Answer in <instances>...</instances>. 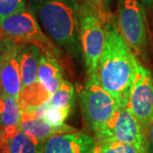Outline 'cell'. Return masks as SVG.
Segmentation results:
<instances>
[{
	"instance_id": "obj_1",
	"label": "cell",
	"mask_w": 153,
	"mask_h": 153,
	"mask_svg": "<svg viewBox=\"0 0 153 153\" xmlns=\"http://www.w3.org/2000/svg\"><path fill=\"white\" fill-rule=\"evenodd\" d=\"M105 42L94 76L105 89L127 106L139 60L111 16L105 22Z\"/></svg>"
},
{
	"instance_id": "obj_2",
	"label": "cell",
	"mask_w": 153,
	"mask_h": 153,
	"mask_svg": "<svg viewBox=\"0 0 153 153\" xmlns=\"http://www.w3.org/2000/svg\"><path fill=\"white\" fill-rule=\"evenodd\" d=\"M36 11L54 44L74 55L79 46L80 4L77 0H39Z\"/></svg>"
},
{
	"instance_id": "obj_3",
	"label": "cell",
	"mask_w": 153,
	"mask_h": 153,
	"mask_svg": "<svg viewBox=\"0 0 153 153\" xmlns=\"http://www.w3.org/2000/svg\"><path fill=\"white\" fill-rule=\"evenodd\" d=\"M111 16L90 3L80 4L79 46L88 76H94L105 42V22Z\"/></svg>"
},
{
	"instance_id": "obj_4",
	"label": "cell",
	"mask_w": 153,
	"mask_h": 153,
	"mask_svg": "<svg viewBox=\"0 0 153 153\" xmlns=\"http://www.w3.org/2000/svg\"><path fill=\"white\" fill-rule=\"evenodd\" d=\"M0 36L17 44L35 45L55 57L60 55L59 47L42 31L36 16L27 8L0 20Z\"/></svg>"
},
{
	"instance_id": "obj_5",
	"label": "cell",
	"mask_w": 153,
	"mask_h": 153,
	"mask_svg": "<svg viewBox=\"0 0 153 153\" xmlns=\"http://www.w3.org/2000/svg\"><path fill=\"white\" fill-rule=\"evenodd\" d=\"M84 122L94 133L98 131L122 106L112 94L107 92L94 76H88L78 89Z\"/></svg>"
},
{
	"instance_id": "obj_6",
	"label": "cell",
	"mask_w": 153,
	"mask_h": 153,
	"mask_svg": "<svg viewBox=\"0 0 153 153\" xmlns=\"http://www.w3.org/2000/svg\"><path fill=\"white\" fill-rule=\"evenodd\" d=\"M94 134L97 144L125 143L134 146L140 153H150L148 134L127 106L119 108Z\"/></svg>"
},
{
	"instance_id": "obj_7",
	"label": "cell",
	"mask_w": 153,
	"mask_h": 153,
	"mask_svg": "<svg viewBox=\"0 0 153 153\" xmlns=\"http://www.w3.org/2000/svg\"><path fill=\"white\" fill-rule=\"evenodd\" d=\"M117 24L122 36L134 54L146 59L148 29L144 5L139 0H119Z\"/></svg>"
},
{
	"instance_id": "obj_8",
	"label": "cell",
	"mask_w": 153,
	"mask_h": 153,
	"mask_svg": "<svg viewBox=\"0 0 153 153\" xmlns=\"http://www.w3.org/2000/svg\"><path fill=\"white\" fill-rule=\"evenodd\" d=\"M127 107L148 134L153 123V76L140 61L135 68Z\"/></svg>"
},
{
	"instance_id": "obj_9",
	"label": "cell",
	"mask_w": 153,
	"mask_h": 153,
	"mask_svg": "<svg viewBox=\"0 0 153 153\" xmlns=\"http://www.w3.org/2000/svg\"><path fill=\"white\" fill-rule=\"evenodd\" d=\"M20 47L21 44L6 39V48L0 57V81L3 94L19 100L22 89L19 62Z\"/></svg>"
},
{
	"instance_id": "obj_10",
	"label": "cell",
	"mask_w": 153,
	"mask_h": 153,
	"mask_svg": "<svg viewBox=\"0 0 153 153\" xmlns=\"http://www.w3.org/2000/svg\"><path fill=\"white\" fill-rule=\"evenodd\" d=\"M96 147L95 140L77 130L51 137L44 144L43 153H95Z\"/></svg>"
},
{
	"instance_id": "obj_11",
	"label": "cell",
	"mask_w": 153,
	"mask_h": 153,
	"mask_svg": "<svg viewBox=\"0 0 153 153\" xmlns=\"http://www.w3.org/2000/svg\"><path fill=\"white\" fill-rule=\"evenodd\" d=\"M19 130L36 139L44 145L49 139L56 134L77 131V129L66 124L61 126L52 125L43 118L28 111H22Z\"/></svg>"
},
{
	"instance_id": "obj_12",
	"label": "cell",
	"mask_w": 153,
	"mask_h": 153,
	"mask_svg": "<svg viewBox=\"0 0 153 153\" xmlns=\"http://www.w3.org/2000/svg\"><path fill=\"white\" fill-rule=\"evenodd\" d=\"M43 51L32 44H21L19 50V62L22 76V88L38 81L39 60Z\"/></svg>"
},
{
	"instance_id": "obj_13",
	"label": "cell",
	"mask_w": 153,
	"mask_h": 153,
	"mask_svg": "<svg viewBox=\"0 0 153 153\" xmlns=\"http://www.w3.org/2000/svg\"><path fill=\"white\" fill-rule=\"evenodd\" d=\"M38 80L51 94L59 88L64 79L62 69L54 55L42 53L38 65Z\"/></svg>"
},
{
	"instance_id": "obj_14",
	"label": "cell",
	"mask_w": 153,
	"mask_h": 153,
	"mask_svg": "<svg viewBox=\"0 0 153 153\" xmlns=\"http://www.w3.org/2000/svg\"><path fill=\"white\" fill-rule=\"evenodd\" d=\"M44 144L21 130L4 132V147L5 153H43Z\"/></svg>"
},
{
	"instance_id": "obj_15",
	"label": "cell",
	"mask_w": 153,
	"mask_h": 153,
	"mask_svg": "<svg viewBox=\"0 0 153 153\" xmlns=\"http://www.w3.org/2000/svg\"><path fill=\"white\" fill-rule=\"evenodd\" d=\"M22 113L19 99L3 94L0 98V128L19 129Z\"/></svg>"
},
{
	"instance_id": "obj_16",
	"label": "cell",
	"mask_w": 153,
	"mask_h": 153,
	"mask_svg": "<svg viewBox=\"0 0 153 153\" xmlns=\"http://www.w3.org/2000/svg\"><path fill=\"white\" fill-rule=\"evenodd\" d=\"M75 101L74 88L71 82L63 80L59 88L44 103L47 106L71 112Z\"/></svg>"
},
{
	"instance_id": "obj_17",
	"label": "cell",
	"mask_w": 153,
	"mask_h": 153,
	"mask_svg": "<svg viewBox=\"0 0 153 153\" xmlns=\"http://www.w3.org/2000/svg\"><path fill=\"white\" fill-rule=\"evenodd\" d=\"M95 153H140L131 145L121 142H107L97 144Z\"/></svg>"
},
{
	"instance_id": "obj_18",
	"label": "cell",
	"mask_w": 153,
	"mask_h": 153,
	"mask_svg": "<svg viewBox=\"0 0 153 153\" xmlns=\"http://www.w3.org/2000/svg\"><path fill=\"white\" fill-rule=\"evenodd\" d=\"M27 8V0H0V20Z\"/></svg>"
},
{
	"instance_id": "obj_19",
	"label": "cell",
	"mask_w": 153,
	"mask_h": 153,
	"mask_svg": "<svg viewBox=\"0 0 153 153\" xmlns=\"http://www.w3.org/2000/svg\"><path fill=\"white\" fill-rule=\"evenodd\" d=\"M148 140H149L150 153H153V123L150 127V129L148 132Z\"/></svg>"
},
{
	"instance_id": "obj_20",
	"label": "cell",
	"mask_w": 153,
	"mask_h": 153,
	"mask_svg": "<svg viewBox=\"0 0 153 153\" xmlns=\"http://www.w3.org/2000/svg\"><path fill=\"white\" fill-rule=\"evenodd\" d=\"M80 1H82V3H85V2H87V3H90V4H92L93 5L97 6L98 8H100L101 10L104 12L105 14H106V15H111V14H108V13H106L105 10H104V8H103V6L101 4V3H100V0H80Z\"/></svg>"
},
{
	"instance_id": "obj_21",
	"label": "cell",
	"mask_w": 153,
	"mask_h": 153,
	"mask_svg": "<svg viewBox=\"0 0 153 153\" xmlns=\"http://www.w3.org/2000/svg\"><path fill=\"white\" fill-rule=\"evenodd\" d=\"M100 3H101V4L103 6V8H104L105 12L108 13V14H111L110 8H111V6L112 5L114 0H100Z\"/></svg>"
},
{
	"instance_id": "obj_22",
	"label": "cell",
	"mask_w": 153,
	"mask_h": 153,
	"mask_svg": "<svg viewBox=\"0 0 153 153\" xmlns=\"http://www.w3.org/2000/svg\"><path fill=\"white\" fill-rule=\"evenodd\" d=\"M6 48V39L0 36V57L2 56Z\"/></svg>"
},
{
	"instance_id": "obj_23",
	"label": "cell",
	"mask_w": 153,
	"mask_h": 153,
	"mask_svg": "<svg viewBox=\"0 0 153 153\" xmlns=\"http://www.w3.org/2000/svg\"><path fill=\"white\" fill-rule=\"evenodd\" d=\"M145 8H151L153 6V0H139Z\"/></svg>"
},
{
	"instance_id": "obj_24",
	"label": "cell",
	"mask_w": 153,
	"mask_h": 153,
	"mask_svg": "<svg viewBox=\"0 0 153 153\" xmlns=\"http://www.w3.org/2000/svg\"><path fill=\"white\" fill-rule=\"evenodd\" d=\"M3 147H4V131L2 128H0V150H3Z\"/></svg>"
},
{
	"instance_id": "obj_25",
	"label": "cell",
	"mask_w": 153,
	"mask_h": 153,
	"mask_svg": "<svg viewBox=\"0 0 153 153\" xmlns=\"http://www.w3.org/2000/svg\"><path fill=\"white\" fill-rule=\"evenodd\" d=\"M3 94V89H2V84H1V81H0V98Z\"/></svg>"
},
{
	"instance_id": "obj_26",
	"label": "cell",
	"mask_w": 153,
	"mask_h": 153,
	"mask_svg": "<svg viewBox=\"0 0 153 153\" xmlns=\"http://www.w3.org/2000/svg\"><path fill=\"white\" fill-rule=\"evenodd\" d=\"M0 153H5V152H4L3 150H0Z\"/></svg>"
}]
</instances>
